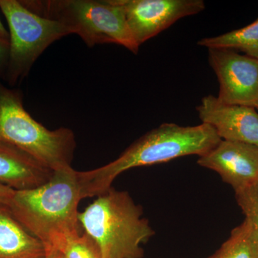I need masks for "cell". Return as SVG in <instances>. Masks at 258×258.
Masks as SVG:
<instances>
[{"instance_id": "52a82bcc", "label": "cell", "mask_w": 258, "mask_h": 258, "mask_svg": "<svg viewBox=\"0 0 258 258\" xmlns=\"http://www.w3.org/2000/svg\"><path fill=\"white\" fill-rule=\"evenodd\" d=\"M208 60L220 83L219 101L257 109L258 60L226 48L208 49Z\"/></svg>"}, {"instance_id": "9a60e30c", "label": "cell", "mask_w": 258, "mask_h": 258, "mask_svg": "<svg viewBox=\"0 0 258 258\" xmlns=\"http://www.w3.org/2000/svg\"><path fill=\"white\" fill-rule=\"evenodd\" d=\"M235 192L237 204L245 216L244 222L258 247V183Z\"/></svg>"}, {"instance_id": "e0dca14e", "label": "cell", "mask_w": 258, "mask_h": 258, "mask_svg": "<svg viewBox=\"0 0 258 258\" xmlns=\"http://www.w3.org/2000/svg\"><path fill=\"white\" fill-rule=\"evenodd\" d=\"M10 42L0 37V76H5L9 60Z\"/></svg>"}, {"instance_id": "d6986e66", "label": "cell", "mask_w": 258, "mask_h": 258, "mask_svg": "<svg viewBox=\"0 0 258 258\" xmlns=\"http://www.w3.org/2000/svg\"><path fill=\"white\" fill-rule=\"evenodd\" d=\"M45 256L44 258H63L62 254L58 250L55 249L47 248L45 249Z\"/></svg>"}, {"instance_id": "44dd1931", "label": "cell", "mask_w": 258, "mask_h": 258, "mask_svg": "<svg viewBox=\"0 0 258 258\" xmlns=\"http://www.w3.org/2000/svg\"><path fill=\"white\" fill-rule=\"evenodd\" d=\"M257 111H258V108H257Z\"/></svg>"}, {"instance_id": "6da1fadb", "label": "cell", "mask_w": 258, "mask_h": 258, "mask_svg": "<svg viewBox=\"0 0 258 258\" xmlns=\"http://www.w3.org/2000/svg\"><path fill=\"white\" fill-rule=\"evenodd\" d=\"M86 198L79 171L72 166L54 171L46 183L15 191L8 208L45 249L60 250L70 237L80 233V202Z\"/></svg>"}, {"instance_id": "4fadbf2b", "label": "cell", "mask_w": 258, "mask_h": 258, "mask_svg": "<svg viewBox=\"0 0 258 258\" xmlns=\"http://www.w3.org/2000/svg\"><path fill=\"white\" fill-rule=\"evenodd\" d=\"M200 46L242 51L258 60V18L244 28L216 37H205L198 42Z\"/></svg>"}, {"instance_id": "277c9868", "label": "cell", "mask_w": 258, "mask_h": 258, "mask_svg": "<svg viewBox=\"0 0 258 258\" xmlns=\"http://www.w3.org/2000/svg\"><path fill=\"white\" fill-rule=\"evenodd\" d=\"M0 145L55 171L71 166L76 142L71 129L49 130L34 119L24 107L21 92L0 83Z\"/></svg>"}, {"instance_id": "ffe728a7", "label": "cell", "mask_w": 258, "mask_h": 258, "mask_svg": "<svg viewBox=\"0 0 258 258\" xmlns=\"http://www.w3.org/2000/svg\"><path fill=\"white\" fill-rule=\"evenodd\" d=\"M0 37L9 41V32L5 28L4 25L2 23L1 20H0Z\"/></svg>"}, {"instance_id": "7a4b0ae2", "label": "cell", "mask_w": 258, "mask_h": 258, "mask_svg": "<svg viewBox=\"0 0 258 258\" xmlns=\"http://www.w3.org/2000/svg\"><path fill=\"white\" fill-rule=\"evenodd\" d=\"M221 141L215 129L201 123L181 126L164 123L144 134L109 164L79 171L86 198L98 197L112 187V183L125 171L154 165L186 156L201 157Z\"/></svg>"}, {"instance_id": "3957f363", "label": "cell", "mask_w": 258, "mask_h": 258, "mask_svg": "<svg viewBox=\"0 0 258 258\" xmlns=\"http://www.w3.org/2000/svg\"><path fill=\"white\" fill-rule=\"evenodd\" d=\"M144 210L127 191L111 189L79 212L80 225L92 237L102 258H143L142 244L155 235Z\"/></svg>"}, {"instance_id": "8fae6325", "label": "cell", "mask_w": 258, "mask_h": 258, "mask_svg": "<svg viewBox=\"0 0 258 258\" xmlns=\"http://www.w3.org/2000/svg\"><path fill=\"white\" fill-rule=\"evenodd\" d=\"M53 173L26 154L0 145V184L15 191L34 189L48 181Z\"/></svg>"}, {"instance_id": "ac0fdd59", "label": "cell", "mask_w": 258, "mask_h": 258, "mask_svg": "<svg viewBox=\"0 0 258 258\" xmlns=\"http://www.w3.org/2000/svg\"><path fill=\"white\" fill-rule=\"evenodd\" d=\"M15 190L5 186V185L0 184V204L8 206L14 195Z\"/></svg>"}, {"instance_id": "5bb4252c", "label": "cell", "mask_w": 258, "mask_h": 258, "mask_svg": "<svg viewBox=\"0 0 258 258\" xmlns=\"http://www.w3.org/2000/svg\"><path fill=\"white\" fill-rule=\"evenodd\" d=\"M208 258H258V247L243 222L231 232L220 248Z\"/></svg>"}, {"instance_id": "9c48e42d", "label": "cell", "mask_w": 258, "mask_h": 258, "mask_svg": "<svg viewBox=\"0 0 258 258\" xmlns=\"http://www.w3.org/2000/svg\"><path fill=\"white\" fill-rule=\"evenodd\" d=\"M198 164L217 172L235 191L258 183V147L252 144L221 140Z\"/></svg>"}, {"instance_id": "ba28073f", "label": "cell", "mask_w": 258, "mask_h": 258, "mask_svg": "<svg viewBox=\"0 0 258 258\" xmlns=\"http://www.w3.org/2000/svg\"><path fill=\"white\" fill-rule=\"evenodd\" d=\"M137 45L169 28L180 19L201 13L203 0H116Z\"/></svg>"}, {"instance_id": "5b68a950", "label": "cell", "mask_w": 258, "mask_h": 258, "mask_svg": "<svg viewBox=\"0 0 258 258\" xmlns=\"http://www.w3.org/2000/svg\"><path fill=\"white\" fill-rule=\"evenodd\" d=\"M37 15L57 20L82 38L88 47L117 44L137 55L139 46L116 0L21 1Z\"/></svg>"}, {"instance_id": "30bf717a", "label": "cell", "mask_w": 258, "mask_h": 258, "mask_svg": "<svg viewBox=\"0 0 258 258\" xmlns=\"http://www.w3.org/2000/svg\"><path fill=\"white\" fill-rule=\"evenodd\" d=\"M202 123L210 125L221 140L258 147V111L252 107L222 103L217 97H204L196 108Z\"/></svg>"}, {"instance_id": "2e32d148", "label": "cell", "mask_w": 258, "mask_h": 258, "mask_svg": "<svg viewBox=\"0 0 258 258\" xmlns=\"http://www.w3.org/2000/svg\"><path fill=\"white\" fill-rule=\"evenodd\" d=\"M59 252L63 258H102L98 244L86 232L70 237Z\"/></svg>"}, {"instance_id": "8992f818", "label": "cell", "mask_w": 258, "mask_h": 258, "mask_svg": "<svg viewBox=\"0 0 258 258\" xmlns=\"http://www.w3.org/2000/svg\"><path fill=\"white\" fill-rule=\"evenodd\" d=\"M9 27L10 52L4 78L15 86L26 77L37 59L56 40L72 34L57 20L37 15L17 0H0Z\"/></svg>"}, {"instance_id": "7c38bea8", "label": "cell", "mask_w": 258, "mask_h": 258, "mask_svg": "<svg viewBox=\"0 0 258 258\" xmlns=\"http://www.w3.org/2000/svg\"><path fill=\"white\" fill-rule=\"evenodd\" d=\"M45 247L0 204V258H44Z\"/></svg>"}]
</instances>
